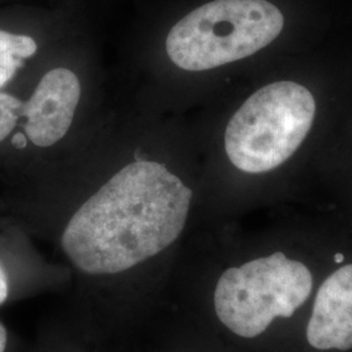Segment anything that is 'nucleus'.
Masks as SVG:
<instances>
[{
    "label": "nucleus",
    "mask_w": 352,
    "mask_h": 352,
    "mask_svg": "<svg viewBox=\"0 0 352 352\" xmlns=\"http://www.w3.org/2000/svg\"><path fill=\"white\" fill-rule=\"evenodd\" d=\"M192 196L164 164H126L74 214L62 236L64 252L88 274L128 270L180 236Z\"/></svg>",
    "instance_id": "f257e3e1"
},
{
    "label": "nucleus",
    "mask_w": 352,
    "mask_h": 352,
    "mask_svg": "<svg viewBox=\"0 0 352 352\" xmlns=\"http://www.w3.org/2000/svg\"><path fill=\"white\" fill-rule=\"evenodd\" d=\"M283 28V13L269 0H213L171 28L166 51L176 67L201 72L254 55Z\"/></svg>",
    "instance_id": "f03ea898"
},
{
    "label": "nucleus",
    "mask_w": 352,
    "mask_h": 352,
    "mask_svg": "<svg viewBox=\"0 0 352 352\" xmlns=\"http://www.w3.org/2000/svg\"><path fill=\"white\" fill-rule=\"evenodd\" d=\"M315 115L314 94L298 82L277 81L258 89L227 124L230 162L248 174L277 168L300 148Z\"/></svg>",
    "instance_id": "7ed1b4c3"
},
{
    "label": "nucleus",
    "mask_w": 352,
    "mask_h": 352,
    "mask_svg": "<svg viewBox=\"0 0 352 352\" xmlns=\"http://www.w3.org/2000/svg\"><path fill=\"white\" fill-rule=\"evenodd\" d=\"M312 287V274L305 265L276 252L227 269L214 292L215 314L236 336L254 338L274 318L294 315Z\"/></svg>",
    "instance_id": "20e7f679"
},
{
    "label": "nucleus",
    "mask_w": 352,
    "mask_h": 352,
    "mask_svg": "<svg viewBox=\"0 0 352 352\" xmlns=\"http://www.w3.org/2000/svg\"><path fill=\"white\" fill-rule=\"evenodd\" d=\"M80 97L81 84L72 71L51 69L24 100L23 113L14 131L23 132L28 142L37 148H50L69 131Z\"/></svg>",
    "instance_id": "39448f33"
},
{
    "label": "nucleus",
    "mask_w": 352,
    "mask_h": 352,
    "mask_svg": "<svg viewBox=\"0 0 352 352\" xmlns=\"http://www.w3.org/2000/svg\"><path fill=\"white\" fill-rule=\"evenodd\" d=\"M307 340L317 350L352 349V264L342 266L321 285Z\"/></svg>",
    "instance_id": "423d86ee"
},
{
    "label": "nucleus",
    "mask_w": 352,
    "mask_h": 352,
    "mask_svg": "<svg viewBox=\"0 0 352 352\" xmlns=\"http://www.w3.org/2000/svg\"><path fill=\"white\" fill-rule=\"evenodd\" d=\"M37 50L34 38L0 29V90L12 82Z\"/></svg>",
    "instance_id": "0eeeda50"
},
{
    "label": "nucleus",
    "mask_w": 352,
    "mask_h": 352,
    "mask_svg": "<svg viewBox=\"0 0 352 352\" xmlns=\"http://www.w3.org/2000/svg\"><path fill=\"white\" fill-rule=\"evenodd\" d=\"M24 98L3 89L0 90V145L11 138L21 118Z\"/></svg>",
    "instance_id": "6e6552de"
},
{
    "label": "nucleus",
    "mask_w": 352,
    "mask_h": 352,
    "mask_svg": "<svg viewBox=\"0 0 352 352\" xmlns=\"http://www.w3.org/2000/svg\"><path fill=\"white\" fill-rule=\"evenodd\" d=\"M8 298V278L7 273L0 265V305L7 300Z\"/></svg>",
    "instance_id": "1a4fd4ad"
},
{
    "label": "nucleus",
    "mask_w": 352,
    "mask_h": 352,
    "mask_svg": "<svg viewBox=\"0 0 352 352\" xmlns=\"http://www.w3.org/2000/svg\"><path fill=\"white\" fill-rule=\"evenodd\" d=\"M7 347V330L0 322V352L6 351Z\"/></svg>",
    "instance_id": "9d476101"
},
{
    "label": "nucleus",
    "mask_w": 352,
    "mask_h": 352,
    "mask_svg": "<svg viewBox=\"0 0 352 352\" xmlns=\"http://www.w3.org/2000/svg\"><path fill=\"white\" fill-rule=\"evenodd\" d=\"M343 260H344V257H343V254H342V253H337V254H336V257H334V261H336L337 264H340Z\"/></svg>",
    "instance_id": "9b49d317"
}]
</instances>
